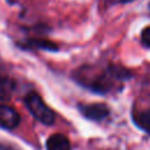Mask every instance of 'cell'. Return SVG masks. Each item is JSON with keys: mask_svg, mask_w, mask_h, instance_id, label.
I'll list each match as a JSON object with an SVG mask.
<instances>
[{"mask_svg": "<svg viewBox=\"0 0 150 150\" xmlns=\"http://www.w3.org/2000/svg\"><path fill=\"white\" fill-rule=\"evenodd\" d=\"M25 104L29 112L41 123L46 125H52L55 121L54 111L43 102L41 96L36 93H29L25 97Z\"/></svg>", "mask_w": 150, "mask_h": 150, "instance_id": "6da1fadb", "label": "cell"}, {"mask_svg": "<svg viewBox=\"0 0 150 150\" xmlns=\"http://www.w3.org/2000/svg\"><path fill=\"white\" fill-rule=\"evenodd\" d=\"M80 111L84 117L91 121H103L109 115V108L103 103H93V104H81L79 105Z\"/></svg>", "mask_w": 150, "mask_h": 150, "instance_id": "7a4b0ae2", "label": "cell"}, {"mask_svg": "<svg viewBox=\"0 0 150 150\" xmlns=\"http://www.w3.org/2000/svg\"><path fill=\"white\" fill-rule=\"evenodd\" d=\"M20 123V115L19 112L7 105V104H0V128L12 130L15 129Z\"/></svg>", "mask_w": 150, "mask_h": 150, "instance_id": "3957f363", "label": "cell"}, {"mask_svg": "<svg viewBox=\"0 0 150 150\" xmlns=\"http://www.w3.org/2000/svg\"><path fill=\"white\" fill-rule=\"evenodd\" d=\"M47 150H71L69 139L62 134H54L46 142Z\"/></svg>", "mask_w": 150, "mask_h": 150, "instance_id": "277c9868", "label": "cell"}, {"mask_svg": "<svg viewBox=\"0 0 150 150\" xmlns=\"http://www.w3.org/2000/svg\"><path fill=\"white\" fill-rule=\"evenodd\" d=\"M15 90V82L6 76L0 77V100L8 101L12 98Z\"/></svg>", "mask_w": 150, "mask_h": 150, "instance_id": "5b68a950", "label": "cell"}, {"mask_svg": "<svg viewBox=\"0 0 150 150\" xmlns=\"http://www.w3.org/2000/svg\"><path fill=\"white\" fill-rule=\"evenodd\" d=\"M135 123L143 130L150 132V110L141 111L135 115Z\"/></svg>", "mask_w": 150, "mask_h": 150, "instance_id": "8992f818", "label": "cell"}, {"mask_svg": "<svg viewBox=\"0 0 150 150\" xmlns=\"http://www.w3.org/2000/svg\"><path fill=\"white\" fill-rule=\"evenodd\" d=\"M141 39H142V43L145 47H149L150 48V27H146V28L143 29Z\"/></svg>", "mask_w": 150, "mask_h": 150, "instance_id": "52a82bcc", "label": "cell"}, {"mask_svg": "<svg viewBox=\"0 0 150 150\" xmlns=\"http://www.w3.org/2000/svg\"><path fill=\"white\" fill-rule=\"evenodd\" d=\"M122 2H129V1H132V0H121Z\"/></svg>", "mask_w": 150, "mask_h": 150, "instance_id": "ba28073f", "label": "cell"}]
</instances>
